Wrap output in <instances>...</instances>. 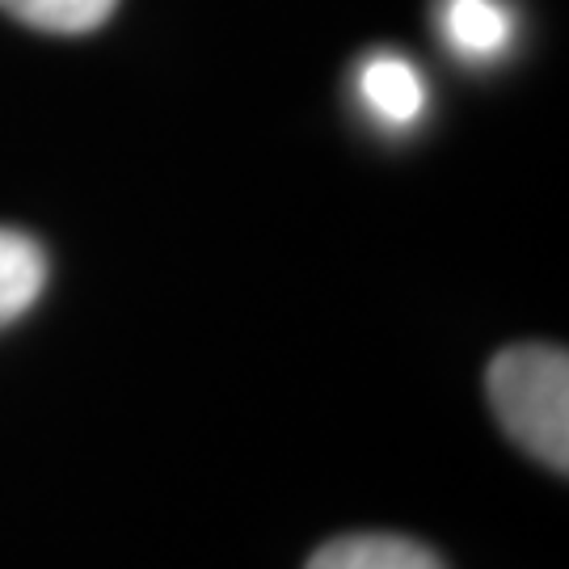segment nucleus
Listing matches in <instances>:
<instances>
[{"label":"nucleus","mask_w":569,"mask_h":569,"mask_svg":"<svg viewBox=\"0 0 569 569\" xmlns=\"http://www.w3.org/2000/svg\"><path fill=\"white\" fill-rule=\"evenodd\" d=\"M489 401L519 448L552 472H569V359L545 342L507 346L489 363Z\"/></svg>","instance_id":"f257e3e1"},{"label":"nucleus","mask_w":569,"mask_h":569,"mask_svg":"<svg viewBox=\"0 0 569 569\" xmlns=\"http://www.w3.org/2000/svg\"><path fill=\"white\" fill-rule=\"evenodd\" d=\"M47 287V253L34 237L0 228V329L30 312Z\"/></svg>","instance_id":"20e7f679"},{"label":"nucleus","mask_w":569,"mask_h":569,"mask_svg":"<svg viewBox=\"0 0 569 569\" xmlns=\"http://www.w3.org/2000/svg\"><path fill=\"white\" fill-rule=\"evenodd\" d=\"M114 4L119 0H0L9 18L47 34H89L114 13Z\"/></svg>","instance_id":"423d86ee"},{"label":"nucleus","mask_w":569,"mask_h":569,"mask_svg":"<svg viewBox=\"0 0 569 569\" xmlns=\"http://www.w3.org/2000/svg\"><path fill=\"white\" fill-rule=\"evenodd\" d=\"M359 93L392 127L413 122L427 106V84L418 77V68L401 56H371L359 72Z\"/></svg>","instance_id":"7ed1b4c3"},{"label":"nucleus","mask_w":569,"mask_h":569,"mask_svg":"<svg viewBox=\"0 0 569 569\" xmlns=\"http://www.w3.org/2000/svg\"><path fill=\"white\" fill-rule=\"evenodd\" d=\"M443 34L465 60H489L510 39V13L498 0H448Z\"/></svg>","instance_id":"39448f33"},{"label":"nucleus","mask_w":569,"mask_h":569,"mask_svg":"<svg viewBox=\"0 0 569 569\" xmlns=\"http://www.w3.org/2000/svg\"><path fill=\"white\" fill-rule=\"evenodd\" d=\"M305 569H448L427 545L385 531L363 536H338L308 557Z\"/></svg>","instance_id":"f03ea898"}]
</instances>
